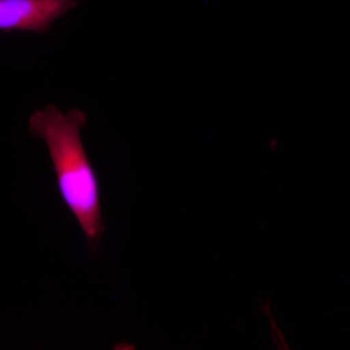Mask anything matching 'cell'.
Listing matches in <instances>:
<instances>
[{"instance_id":"2","label":"cell","mask_w":350,"mask_h":350,"mask_svg":"<svg viewBox=\"0 0 350 350\" xmlns=\"http://www.w3.org/2000/svg\"><path fill=\"white\" fill-rule=\"evenodd\" d=\"M77 6L78 0H0V31L44 34Z\"/></svg>"},{"instance_id":"3","label":"cell","mask_w":350,"mask_h":350,"mask_svg":"<svg viewBox=\"0 0 350 350\" xmlns=\"http://www.w3.org/2000/svg\"><path fill=\"white\" fill-rule=\"evenodd\" d=\"M269 333H271V342L278 350H289V342H288L284 332L280 328V324L275 321L273 317L269 319Z\"/></svg>"},{"instance_id":"5","label":"cell","mask_w":350,"mask_h":350,"mask_svg":"<svg viewBox=\"0 0 350 350\" xmlns=\"http://www.w3.org/2000/svg\"><path fill=\"white\" fill-rule=\"evenodd\" d=\"M269 150H271V152H275L278 150V140L276 139V138H273V139H271V142H269Z\"/></svg>"},{"instance_id":"4","label":"cell","mask_w":350,"mask_h":350,"mask_svg":"<svg viewBox=\"0 0 350 350\" xmlns=\"http://www.w3.org/2000/svg\"><path fill=\"white\" fill-rule=\"evenodd\" d=\"M257 308L265 319L273 317V301L268 296H261L257 300Z\"/></svg>"},{"instance_id":"1","label":"cell","mask_w":350,"mask_h":350,"mask_svg":"<svg viewBox=\"0 0 350 350\" xmlns=\"http://www.w3.org/2000/svg\"><path fill=\"white\" fill-rule=\"evenodd\" d=\"M86 122L87 115L78 108L64 114L49 105L32 113L29 133L47 145L62 200L84 232L89 250L96 254L105 227L100 181L82 142Z\"/></svg>"}]
</instances>
